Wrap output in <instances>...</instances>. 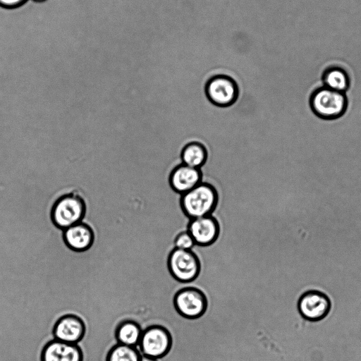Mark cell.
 <instances>
[{
  "label": "cell",
  "instance_id": "obj_19",
  "mask_svg": "<svg viewBox=\"0 0 361 361\" xmlns=\"http://www.w3.org/2000/svg\"><path fill=\"white\" fill-rule=\"evenodd\" d=\"M27 0H0V6L5 8H15L23 5Z\"/></svg>",
  "mask_w": 361,
  "mask_h": 361
},
{
  "label": "cell",
  "instance_id": "obj_17",
  "mask_svg": "<svg viewBox=\"0 0 361 361\" xmlns=\"http://www.w3.org/2000/svg\"><path fill=\"white\" fill-rule=\"evenodd\" d=\"M140 357L137 347L116 343L109 348L105 361H140Z\"/></svg>",
  "mask_w": 361,
  "mask_h": 361
},
{
  "label": "cell",
  "instance_id": "obj_2",
  "mask_svg": "<svg viewBox=\"0 0 361 361\" xmlns=\"http://www.w3.org/2000/svg\"><path fill=\"white\" fill-rule=\"evenodd\" d=\"M86 213L83 199L77 193L71 192L61 196L54 204L51 219L54 226L64 229L82 221Z\"/></svg>",
  "mask_w": 361,
  "mask_h": 361
},
{
  "label": "cell",
  "instance_id": "obj_13",
  "mask_svg": "<svg viewBox=\"0 0 361 361\" xmlns=\"http://www.w3.org/2000/svg\"><path fill=\"white\" fill-rule=\"evenodd\" d=\"M188 232L195 244L208 245L216 240L219 233V224L212 215L191 219Z\"/></svg>",
  "mask_w": 361,
  "mask_h": 361
},
{
  "label": "cell",
  "instance_id": "obj_6",
  "mask_svg": "<svg viewBox=\"0 0 361 361\" xmlns=\"http://www.w3.org/2000/svg\"><path fill=\"white\" fill-rule=\"evenodd\" d=\"M170 346L169 331L160 326H151L142 331L137 348L142 355L159 359L166 354Z\"/></svg>",
  "mask_w": 361,
  "mask_h": 361
},
{
  "label": "cell",
  "instance_id": "obj_21",
  "mask_svg": "<svg viewBox=\"0 0 361 361\" xmlns=\"http://www.w3.org/2000/svg\"><path fill=\"white\" fill-rule=\"evenodd\" d=\"M35 1H37V2H43V1H45L46 0H33Z\"/></svg>",
  "mask_w": 361,
  "mask_h": 361
},
{
  "label": "cell",
  "instance_id": "obj_20",
  "mask_svg": "<svg viewBox=\"0 0 361 361\" xmlns=\"http://www.w3.org/2000/svg\"><path fill=\"white\" fill-rule=\"evenodd\" d=\"M140 361H158V360L156 358H153V357L141 354V357H140Z\"/></svg>",
  "mask_w": 361,
  "mask_h": 361
},
{
  "label": "cell",
  "instance_id": "obj_12",
  "mask_svg": "<svg viewBox=\"0 0 361 361\" xmlns=\"http://www.w3.org/2000/svg\"><path fill=\"white\" fill-rule=\"evenodd\" d=\"M200 169L180 164L176 166L169 176V183L173 192L183 195L199 185L202 181Z\"/></svg>",
  "mask_w": 361,
  "mask_h": 361
},
{
  "label": "cell",
  "instance_id": "obj_5",
  "mask_svg": "<svg viewBox=\"0 0 361 361\" xmlns=\"http://www.w3.org/2000/svg\"><path fill=\"white\" fill-rule=\"evenodd\" d=\"M331 302L329 298L318 290H308L302 293L297 302L300 315L305 319L316 322L324 319L329 313Z\"/></svg>",
  "mask_w": 361,
  "mask_h": 361
},
{
  "label": "cell",
  "instance_id": "obj_7",
  "mask_svg": "<svg viewBox=\"0 0 361 361\" xmlns=\"http://www.w3.org/2000/svg\"><path fill=\"white\" fill-rule=\"evenodd\" d=\"M168 265L172 276L182 282L194 280L199 272L200 264L191 250L174 248L170 253Z\"/></svg>",
  "mask_w": 361,
  "mask_h": 361
},
{
  "label": "cell",
  "instance_id": "obj_4",
  "mask_svg": "<svg viewBox=\"0 0 361 361\" xmlns=\"http://www.w3.org/2000/svg\"><path fill=\"white\" fill-rule=\"evenodd\" d=\"M207 100L214 106L227 108L235 103L239 95L236 82L226 75H216L210 78L204 86Z\"/></svg>",
  "mask_w": 361,
  "mask_h": 361
},
{
  "label": "cell",
  "instance_id": "obj_14",
  "mask_svg": "<svg viewBox=\"0 0 361 361\" xmlns=\"http://www.w3.org/2000/svg\"><path fill=\"white\" fill-rule=\"evenodd\" d=\"M321 81L323 86L340 92H345L350 86L349 74L341 66L325 68L322 73Z\"/></svg>",
  "mask_w": 361,
  "mask_h": 361
},
{
  "label": "cell",
  "instance_id": "obj_9",
  "mask_svg": "<svg viewBox=\"0 0 361 361\" xmlns=\"http://www.w3.org/2000/svg\"><path fill=\"white\" fill-rule=\"evenodd\" d=\"M177 311L183 317L194 319L204 312L207 301L204 295L195 288H185L179 290L174 297Z\"/></svg>",
  "mask_w": 361,
  "mask_h": 361
},
{
  "label": "cell",
  "instance_id": "obj_10",
  "mask_svg": "<svg viewBox=\"0 0 361 361\" xmlns=\"http://www.w3.org/2000/svg\"><path fill=\"white\" fill-rule=\"evenodd\" d=\"M40 361H84V352L79 344L51 339L42 347Z\"/></svg>",
  "mask_w": 361,
  "mask_h": 361
},
{
  "label": "cell",
  "instance_id": "obj_1",
  "mask_svg": "<svg viewBox=\"0 0 361 361\" xmlns=\"http://www.w3.org/2000/svg\"><path fill=\"white\" fill-rule=\"evenodd\" d=\"M219 201V193L210 183L202 181L190 191L180 195V205L190 219L210 215Z\"/></svg>",
  "mask_w": 361,
  "mask_h": 361
},
{
  "label": "cell",
  "instance_id": "obj_3",
  "mask_svg": "<svg viewBox=\"0 0 361 361\" xmlns=\"http://www.w3.org/2000/svg\"><path fill=\"white\" fill-rule=\"evenodd\" d=\"M310 106L318 117L334 119L344 114L347 99L344 92L322 86L312 92L310 98Z\"/></svg>",
  "mask_w": 361,
  "mask_h": 361
},
{
  "label": "cell",
  "instance_id": "obj_16",
  "mask_svg": "<svg viewBox=\"0 0 361 361\" xmlns=\"http://www.w3.org/2000/svg\"><path fill=\"white\" fill-rule=\"evenodd\" d=\"M142 330L140 325L132 320H124L119 322L114 331V336L117 343L137 347Z\"/></svg>",
  "mask_w": 361,
  "mask_h": 361
},
{
  "label": "cell",
  "instance_id": "obj_11",
  "mask_svg": "<svg viewBox=\"0 0 361 361\" xmlns=\"http://www.w3.org/2000/svg\"><path fill=\"white\" fill-rule=\"evenodd\" d=\"M95 238L93 228L81 221L62 231L64 245L75 252H84L92 246Z\"/></svg>",
  "mask_w": 361,
  "mask_h": 361
},
{
  "label": "cell",
  "instance_id": "obj_8",
  "mask_svg": "<svg viewBox=\"0 0 361 361\" xmlns=\"http://www.w3.org/2000/svg\"><path fill=\"white\" fill-rule=\"evenodd\" d=\"M86 325L83 319L78 314L67 313L60 316L52 327L54 339L78 344L84 338Z\"/></svg>",
  "mask_w": 361,
  "mask_h": 361
},
{
  "label": "cell",
  "instance_id": "obj_15",
  "mask_svg": "<svg viewBox=\"0 0 361 361\" xmlns=\"http://www.w3.org/2000/svg\"><path fill=\"white\" fill-rule=\"evenodd\" d=\"M180 157L182 164L202 169L208 159V150L201 142L191 141L183 146Z\"/></svg>",
  "mask_w": 361,
  "mask_h": 361
},
{
  "label": "cell",
  "instance_id": "obj_18",
  "mask_svg": "<svg viewBox=\"0 0 361 361\" xmlns=\"http://www.w3.org/2000/svg\"><path fill=\"white\" fill-rule=\"evenodd\" d=\"M174 245L176 248L190 250L195 245V243L188 231H183L176 236Z\"/></svg>",
  "mask_w": 361,
  "mask_h": 361
}]
</instances>
